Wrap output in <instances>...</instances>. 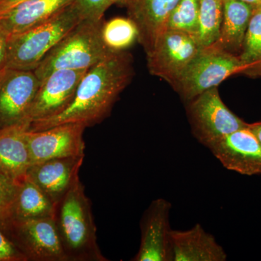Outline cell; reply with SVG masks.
Masks as SVG:
<instances>
[{
    "mask_svg": "<svg viewBox=\"0 0 261 261\" xmlns=\"http://www.w3.org/2000/svg\"><path fill=\"white\" fill-rule=\"evenodd\" d=\"M133 76L132 57L126 51L113 53L87 70L69 106L60 114L32 122L30 130L47 129L65 123L86 127L109 116L120 94Z\"/></svg>",
    "mask_w": 261,
    "mask_h": 261,
    "instance_id": "cell-1",
    "label": "cell"
},
{
    "mask_svg": "<svg viewBox=\"0 0 261 261\" xmlns=\"http://www.w3.org/2000/svg\"><path fill=\"white\" fill-rule=\"evenodd\" d=\"M55 222L68 261H107L97 243L90 200L80 175L56 205Z\"/></svg>",
    "mask_w": 261,
    "mask_h": 261,
    "instance_id": "cell-2",
    "label": "cell"
},
{
    "mask_svg": "<svg viewBox=\"0 0 261 261\" xmlns=\"http://www.w3.org/2000/svg\"><path fill=\"white\" fill-rule=\"evenodd\" d=\"M103 22L82 20L67 34L34 70L40 82L55 70L89 69L112 54L103 42Z\"/></svg>",
    "mask_w": 261,
    "mask_h": 261,
    "instance_id": "cell-3",
    "label": "cell"
},
{
    "mask_svg": "<svg viewBox=\"0 0 261 261\" xmlns=\"http://www.w3.org/2000/svg\"><path fill=\"white\" fill-rule=\"evenodd\" d=\"M81 21L69 5L44 23L9 36L6 68L35 70L48 53Z\"/></svg>",
    "mask_w": 261,
    "mask_h": 261,
    "instance_id": "cell-4",
    "label": "cell"
},
{
    "mask_svg": "<svg viewBox=\"0 0 261 261\" xmlns=\"http://www.w3.org/2000/svg\"><path fill=\"white\" fill-rule=\"evenodd\" d=\"M243 71L239 56L212 45L200 49L172 87L188 102L230 75Z\"/></svg>",
    "mask_w": 261,
    "mask_h": 261,
    "instance_id": "cell-5",
    "label": "cell"
},
{
    "mask_svg": "<svg viewBox=\"0 0 261 261\" xmlns=\"http://www.w3.org/2000/svg\"><path fill=\"white\" fill-rule=\"evenodd\" d=\"M2 229L28 261H68L54 217L13 219Z\"/></svg>",
    "mask_w": 261,
    "mask_h": 261,
    "instance_id": "cell-6",
    "label": "cell"
},
{
    "mask_svg": "<svg viewBox=\"0 0 261 261\" xmlns=\"http://www.w3.org/2000/svg\"><path fill=\"white\" fill-rule=\"evenodd\" d=\"M187 113L192 133L205 146L211 141L247 126L246 122L223 102L217 87L205 91L187 102Z\"/></svg>",
    "mask_w": 261,
    "mask_h": 261,
    "instance_id": "cell-7",
    "label": "cell"
},
{
    "mask_svg": "<svg viewBox=\"0 0 261 261\" xmlns=\"http://www.w3.org/2000/svg\"><path fill=\"white\" fill-rule=\"evenodd\" d=\"M201 49L195 37L167 29L147 53V67L151 74L173 85Z\"/></svg>",
    "mask_w": 261,
    "mask_h": 261,
    "instance_id": "cell-8",
    "label": "cell"
},
{
    "mask_svg": "<svg viewBox=\"0 0 261 261\" xmlns=\"http://www.w3.org/2000/svg\"><path fill=\"white\" fill-rule=\"evenodd\" d=\"M40 84L34 70H0V128L28 126L27 116Z\"/></svg>",
    "mask_w": 261,
    "mask_h": 261,
    "instance_id": "cell-9",
    "label": "cell"
},
{
    "mask_svg": "<svg viewBox=\"0 0 261 261\" xmlns=\"http://www.w3.org/2000/svg\"><path fill=\"white\" fill-rule=\"evenodd\" d=\"M89 69L57 70L41 82L27 118V124L56 116L69 106Z\"/></svg>",
    "mask_w": 261,
    "mask_h": 261,
    "instance_id": "cell-10",
    "label": "cell"
},
{
    "mask_svg": "<svg viewBox=\"0 0 261 261\" xmlns=\"http://www.w3.org/2000/svg\"><path fill=\"white\" fill-rule=\"evenodd\" d=\"M86 128L81 123H65L47 129L27 130L32 165L59 158L85 155L83 135Z\"/></svg>",
    "mask_w": 261,
    "mask_h": 261,
    "instance_id": "cell-11",
    "label": "cell"
},
{
    "mask_svg": "<svg viewBox=\"0 0 261 261\" xmlns=\"http://www.w3.org/2000/svg\"><path fill=\"white\" fill-rule=\"evenodd\" d=\"M223 166L245 176L261 174V143L248 128L211 141L205 145Z\"/></svg>",
    "mask_w": 261,
    "mask_h": 261,
    "instance_id": "cell-12",
    "label": "cell"
},
{
    "mask_svg": "<svg viewBox=\"0 0 261 261\" xmlns=\"http://www.w3.org/2000/svg\"><path fill=\"white\" fill-rule=\"evenodd\" d=\"M171 204L159 198L151 202L141 220V243L133 261H172L169 216Z\"/></svg>",
    "mask_w": 261,
    "mask_h": 261,
    "instance_id": "cell-13",
    "label": "cell"
},
{
    "mask_svg": "<svg viewBox=\"0 0 261 261\" xmlns=\"http://www.w3.org/2000/svg\"><path fill=\"white\" fill-rule=\"evenodd\" d=\"M84 156L59 158L33 164L27 176L56 205L80 175Z\"/></svg>",
    "mask_w": 261,
    "mask_h": 261,
    "instance_id": "cell-14",
    "label": "cell"
},
{
    "mask_svg": "<svg viewBox=\"0 0 261 261\" xmlns=\"http://www.w3.org/2000/svg\"><path fill=\"white\" fill-rule=\"evenodd\" d=\"M180 0H123L128 18L137 25L138 41L146 53L153 47L158 38L164 31L168 18Z\"/></svg>",
    "mask_w": 261,
    "mask_h": 261,
    "instance_id": "cell-15",
    "label": "cell"
},
{
    "mask_svg": "<svg viewBox=\"0 0 261 261\" xmlns=\"http://www.w3.org/2000/svg\"><path fill=\"white\" fill-rule=\"evenodd\" d=\"M172 261H225L227 255L200 224L190 229L171 231Z\"/></svg>",
    "mask_w": 261,
    "mask_h": 261,
    "instance_id": "cell-16",
    "label": "cell"
},
{
    "mask_svg": "<svg viewBox=\"0 0 261 261\" xmlns=\"http://www.w3.org/2000/svg\"><path fill=\"white\" fill-rule=\"evenodd\" d=\"M74 0H27L0 15V29L9 37L44 23Z\"/></svg>",
    "mask_w": 261,
    "mask_h": 261,
    "instance_id": "cell-17",
    "label": "cell"
},
{
    "mask_svg": "<svg viewBox=\"0 0 261 261\" xmlns=\"http://www.w3.org/2000/svg\"><path fill=\"white\" fill-rule=\"evenodd\" d=\"M25 125L0 128V172L17 184L32 165Z\"/></svg>",
    "mask_w": 261,
    "mask_h": 261,
    "instance_id": "cell-18",
    "label": "cell"
},
{
    "mask_svg": "<svg viewBox=\"0 0 261 261\" xmlns=\"http://www.w3.org/2000/svg\"><path fill=\"white\" fill-rule=\"evenodd\" d=\"M223 2L224 14L219 37L213 45L240 56L254 9L250 5L240 0H223Z\"/></svg>",
    "mask_w": 261,
    "mask_h": 261,
    "instance_id": "cell-19",
    "label": "cell"
},
{
    "mask_svg": "<svg viewBox=\"0 0 261 261\" xmlns=\"http://www.w3.org/2000/svg\"><path fill=\"white\" fill-rule=\"evenodd\" d=\"M56 205L28 176L18 182L13 219L54 217Z\"/></svg>",
    "mask_w": 261,
    "mask_h": 261,
    "instance_id": "cell-20",
    "label": "cell"
},
{
    "mask_svg": "<svg viewBox=\"0 0 261 261\" xmlns=\"http://www.w3.org/2000/svg\"><path fill=\"white\" fill-rule=\"evenodd\" d=\"M239 58L244 66L243 73L261 76V7L252 12Z\"/></svg>",
    "mask_w": 261,
    "mask_h": 261,
    "instance_id": "cell-21",
    "label": "cell"
},
{
    "mask_svg": "<svg viewBox=\"0 0 261 261\" xmlns=\"http://www.w3.org/2000/svg\"><path fill=\"white\" fill-rule=\"evenodd\" d=\"M102 38L106 47L112 53L124 51L139 39V31L130 18L116 17L103 22Z\"/></svg>",
    "mask_w": 261,
    "mask_h": 261,
    "instance_id": "cell-22",
    "label": "cell"
},
{
    "mask_svg": "<svg viewBox=\"0 0 261 261\" xmlns=\"http://www.w3.org/2000/svg\"><path fill=\"white\" fill-rule=\"evenodd\" d=\"M197 41L202 48L210 47L219 37L224 14L223 0H199Z\"/></svg>",
    "mask_w": 261,
    "mask_h": 261,
    "instance_id": "cell-23",
    "label": "cell"
},
{
    "mask_svg": "<svg viewBox=\"0 0 261 261\" xmlns=\"http://www.w3.org/2000/svg\"><path fill=\"white\" fill-rule=\"evenodd\" d=\"M199 7V0H180L168 18L166 30L186 33L197 39Z\"/></svg>",
    "mask_w": 261,
    "mask_h": 261,
    "instance_id": "cell-24",
    "label": "cell"
},
{
    "mask_svg": "<svg viewBox=\"0 0 261 261\" xmlns=\"http://www.w3.org/2000/svg\"><path fill=\"white\" fill-rule=\"evenodd\" d=\"M123 0H74L70 6L81 20H99L103 19L108 8L113 5H121Z\"/></svg>",
    "mask_w": 261,
    "mask_h": 261,
    "instance_id": "cell-25",
    "label": "cell"
},
{
    "mask_svg": "<svg viewBox=\"0 0 261 261\" xmlns=\"http://www.w3.org/2000/svg\"><path fill=\"white\" fill-rule=\"evenodd\" d=\"M18 184L0 172V228L13 218Z\"/></svg>",
    "mask_w": 261,
    "mask_h": 261,
    "instance_id": "cell-26",
    "label": "cell"
},
{
    "mask_svg": "<svg viewBox=\"0 0 261 261\" xmlns=\"http://www.w3.org/2000/svg\"><path fill=\"white\" fill-rule=\"evenodd\" d=\"M0 261H28L27 257L0 228Z\"/></svg>",
    "mask_w": 261,
    "mask_h": 261,
    "instance_id": "cell-27",
    "label": "cell"
},
{
    "mask_svg": "<svg viewBox=\"0 0 261 261\" xmlns=\"http://www.w3.org/2000/svg\"><path fill=\"white\" fill-rule=\"evenodd\" d=\"M8 36L0 29V70L6 68Z\"/></svg>",
    "mask_w": 261,
    "mask_h": 261,
    "instance_id": "cell-28",
    "label": "cell"
},
{
    "mask_svg": "<svg viewBox=\"0 0 261 261\" xmlns=\"http://www.w3.org/2000/svg\"><path fill=\"white\" fill-rule=\"evenodd\" d=\"M27 0H0V15Z\"/></svg>",
    "mask_w": 261,
    "mask_h": 261,
    "instance_id": "cell-29",
    "label": "cell"
},
{
    "mask_svg": "<svg viewBox=\"0 0 261 261\" xmlns=\"http://www.w3.org/2000/svg\"><path fill=\"white\" fill-rule=\"evenodd\" d=\"M248 128L257 137L261 143V121L257 123H248Z\"/></svg>",
    "mask_w": 261,
    "mask_h": 261,
    "instance_id": "cell-30",
    "label": "cell"
},
{
    "mask_svg": "<svg viewBox=\"0 0 261 261\" xmlns=\"http://www.w3.org/2000/svg\"><path fill=\"white\" fill-rule=\"evenodd\" d=\"M240 1L250 5L253 9H256L261 7V0H240Z\"/></svg>",
    "mask_w": 261,
    "mask_h": 261,
    "instance_id": "cell-31",
    "label": "cell"
}]
</instances>
